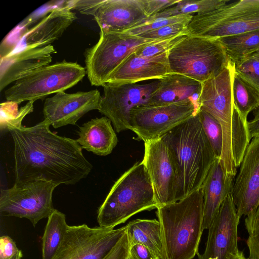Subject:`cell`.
Here are the masks:
<instances>
[{
	"label": "cell",
	"instance_id": "6da1fadb",
	"mask_svg": "<svg viewBox=\"0 0 259 259\" xmlns=\"http://www.w3.org/2000/svg\"><path fill=\"white\" fill-rule=\"evenodd\" d=\"M50 125L44 119L30 127L7 128L14 141L16 183L41 180L74 185L90 173L93 165L77 141L53 133Z\"/></svg>",
	"mask_w": 259,
	"mask_h": 259
},
{
	"label": "cell",
	"instance_id": "7a4b0ae2",
	"mask_svg": "<svg viewBox=\"0 0 259 259\" xmlns=\"http://www.w3.org/2000/svg\"><path fill=\"white\" fill-rule=\"evenodd\" d=\"M231 65L229 59L221 71L202 83L199 99L200 109L212 116L222 127L223 142L219 160L227 174L237 171L251 141L247 122L233 104Z\"/></svg>",
	"mask_w": 259,
	"mask_h": 259
},
{
	"label": "cell",
	"instance_id": "3957f363",
	"mask_svg": "<svg viewBox=\"0 0 259 259\" xmlns=\"http://www.w3.org/2000/svg\"><path fill=\"white\" fill-rule=\"evenodd\" d=\"M162 138L176 166L179 201L201 188L217 157L206 138L198 114Z\"/></svg>",
	"mask_w": 259,
	"mask_h": 259
},
{
	"label": "cell",
	"instance_id": "277c9868",
	"mask_svg": "<svg viewBox=\"0 0 259 259\" xmlns=\"http://www.w3.org/2000/svg\"><path fill=\"white\" fill-rule=\"evenodd\" d=\"M201 189L157 208L166 259H193L203 231Z\"/></svg>",
	"mask_w": 259,
	"mask_h": 259
},
{
	"label": "cell",
	"instance_id": "5b68a950",
	"mask_svg": "<svg viewBox=\"0 0 259 259\" xmlns=\"http://www.w3.org/2000/svg\"><path fill=\"white\" fill-rule=\"evenodd\" d=\"M158 207L153 188L142 161H138L114 183L99 208V226L114 229L135 214Z\"/></svg>",
	"mask_w": 259,
	"mask_h": 259
},
{
	"label": "cell",
	"instance_id": "8992f818",
	"mask_svg": "<svg viewBox=\"0 0 259 259\" xmlns=\"http://www.w3.org/2000/svg\"><path fill=\"white\" fill-rule=\"evenodd\" d=\"M171 73L201 83L217 74L229 59L218 39L186 35L168 52Z\"/></svg>",
	"mask_w": 259,
	"mask_h": 259
},
{
	"label": "cell",
	"instance_id": "52a82bcc",
	"mask_svg": "<svg viewBox=\"0 0 259 259\" xmlns=\"http://www.w3.org/2000/svg\"><path fill=\"white\" fill-rule=\"evenodd\" d=\"M259 29V0H240L193 15L187 34L209 38Z\"/></svg>",
	"mask_w": 259,
	"mask_h": 259
},
{
	"label": "cell",
	"instance_id": "ba28073f",
	"mask_svg": "<svg viewBox=\"0 0 259 259\" xmlns=\"http://www.w3.org/2000/svg\"><path fill=\"white\" fill-rule=\"evenodd\" d=\"M162 40H155L125 32L100 30L98 41L84 52L88 78L94 86L107 82L112 73L130 55L139 49Z\"/></svg>",
	"mask_w": 259,
	"mask_h": 259
},
{
	"label": "cell",
	"instance_id": "9c48e42d",
	"mask_svg": "<svg viewBox=\"0 0 259 259\" xmlns=\"http://www.w3.org/2000/svg\"><path fill=\"white\" fill-rule=\"evenodd\" d=\"M84 67L76 62L63 60L40 67L17 80L4 91L7 101L18 104L24 101L45 99L54 93L65 92L82 80Z\"/></svg>",
	"mask_w": 259,
	"mask_h": 259
},
{
	"label": "cell",
	"instance_id": "30bf717a",
	"mask_svg": "<svg viewBox=\"0 0 259 259\" xmlns=\"http://www.w3.org/2000/svg\"><path fill=\"white\" fill-rule=\"evenodd\" d=\"M57 186L41 180L15 183L11 188L1 189L0 212L5 216L27 219L35 227L55 210L52 195Z\"/></svg>",
	"mask_w": 259,
	"mask_h": 259
},
{
	"label": "cell",
	"instance_id": "8fae6325",
	"mask_svg": "<svg viewBox=\"0 0 259 259\" xmlns=\"http://www.w3.org/2000/svg\"><path fill=\"white\" fill-rule=\"evenodd\" d=\"M117 229L68 226L64 239L52 259H105L126 232Z\"/></svg>",
	"mask_w": 259,
	"mask_h": 259
},
{
	"label": "cell",
	"instance_id": "7c38bea8",
	"mask_svg": "<svg viewBox=\"0 0 259 259\" xmlns=\"http://www.w3.org/2000/svg\"><path fill=\"white\" fill-rule=\"evenodd\" d=\"M158 84L159 80L142 84L106 82L98 110L111 121L116 132L131 130L132 111L149 105Z\"/></svg>",
	"mask_w": 259,
	"mask_h": 259
},
{
	"label": "cell",
	"instance_id": "4fadbf2b",
	"mask_svg": "<svg viewBox=\"0 0 259 259\" xmlns=\"http://www.w3.org/2000/svg\"><path fill=\"white\" fill-rule=\"evenodd\" d=\"M199 107L192 102L147 105L131 113V130L144 142L157 139L197 114Z\"/></svg>",
	"mask_w": 259,
	"mask_h": 259
},
{
	"label": "cell",
	"instance_id": "5bb4252c",
	"mask_svg": "<svg viewBox=\"0 0 259 259\" xmlns=\"http://www.w3.org/2000/svg\"><path fill=\"white\" fill-rule=\"evenodd\" d=\"M144 147L142 161L152 183L158 207L177 201V174L165 142L161 137L145 142Z\"/></svg>",
	"mask_w": 259,
	"mask_h": 259
},
{
	"label": "cell",
	"instance_id": "9a60e30c",
	"mask_svg": "<svg viewBox=\"0 0 259 259\" xmlns=\"http://www.w3.org/2000/svg\"><path fill=\"white\" fill-rule=\"evenodd\" d=\"M240 218L235 205L232 192L223 202L209 228L205 248L199 259H232L237 255L238 226Z\"/></svg>",
	"mask_w": 259,
	"mask_h": 259
},
{
	"label": "cell",
	"instance_id": "2e32d148",
	"mask_svg": "<svg viewBox=\"0 0 259 259\" xmlns=\"http://www.w3.org/2000/svg\"><path fill=\"white\" fill-rule=\"evenodd\" d=\"M239 168L232 195L241 218L253 213L259 204V137L250 141Z\"/></svg>",
	"mask_w": 259,
	"mask_h": 259
},
{
	"label": "cell",
	"instance_id": "e0dca14e",
	"mask_svg": "<svg viewBox=\"0 0 259 259\" xmlns=\"http://www.w3.org/2000/svg\"><path fill=\"white\" fill-rule=\"evenodd\" d=\"M101 98L97 90L74 93L59 92L45 99L44 119L55 128L75 125L88 112L98 110Z\"/></svg>",
	"mask_w": 259,
	"mask_h": 259
},
{
	"label": "cell",
	"instance_id": "ac0fdd59",
	"mask_svg": "<svg viewBox=\"0 0 259 259\" xmlns=\"http://www.w3.org/2000/svg\"><path fill=\"white\" fill-rule=\"evenodd\" d=\"M56 53L54 47L50 45L25 48L1 57L0 91L34 70L49 65L52 55Z\"/></svg>",
	"mask_w": 259,
	"mask_h": 259
},
{
	"label": "cell",
	"instance_id": "d6986e66",
	"mask_svg": "<svg viewBox=\"0 0 259 259\" xmlns=\"http://www.w3.org/2000/svg\"><path fill=\"white\" fill-rule=\"evenodd\" d=\"M100 30L122 32L148 18L142 0H100L93 15Z\"/></svg>",
	"mask_w": 259,
	"mask_h": 259
},
{
	"label": "cell",
	"instance_id": "ffe728a7",
	"mask_svg": "<svg viewBox=\"0 0 259 259\" xmlns=\"http://www.w3.org/2000/svg\"><path fill=\"white\" fill-rule=\"evenodd\" d=\"M168 51L151 57H139L135 53L112 73L107 82L136 83L150 79H160L171 73Z\"/></svg>",
	"mask_w": 259,
	"mask_h": 259
},
{
	"label": "cell",
	"instance_id": "44dd1931",
	"mask_svg": "<svg viewBox=\"0 0 259 259\" xmlns=\"http://www.w3.org/2000/svg\"><path fill=\"white\" fill-rule=\"evenodd\" d=\"M76 18L75 13L64 6L51 9L38 23L24 31L20 37L21 48L18 51L51 45L62 36Z\"/></svg>",
	"mask_w": 259,
	"mask_h": 259
},
{
	"label": "cell",
	"instance_id": "7402d4cb",
	"mask_svg": "<svg viewBox=\"0 0 259 259\" xmlns=\"http://www.w3.org/2000/svg\"><path fill=\"white\" fill-rule=\"evenodd\" d=\"M234 181L225 177L217 157L201 187L203 198V230L209 229L223 202L232 192Z\"/></svg>",
	"mask_w": 259,
	"mask_h": 259
},
{
	"label": "cell",
	"instance_id": "603a6c76",
	"mask_svg": "<svg viewBox=\"0 0 259 259\" xmlns=\"http://www.w3.org/2000/svg\"><path fill=\"white\" fill-rule=\"evenodd\" d=\"M202 83L186 76L171 73L159 79L149 105H161L192 102L199 107ZM200 108V107H199Z\"/></svg>",
	"mask_w": 259,
	"mask_h": 259
},
{
	"label": "cell",
	"instance_id": "cb8c5ba5",
	"mask_svg": "<svg viewBox=\"0 0 259 259\" xmlns=\"http://www.w3.org/2000/svg\"><path fill=\"white\" fill-rule=\"evenodd\" d=\"M76 140L82 149L99 156L110 154L118 139L111 121L106 116L92 119L79 127Z\"/></svg>",
	"mask_w": 259,
	"mask_h": 259
},
{
	"label": "cell",
	"instance_id": "d4e9b609",
	"mask_svg": "<svg viewBox=\"0 0 259 259\" xmlns=\"http://www.w3.org/2000/svg\"><path fill=\"white\" fill-rule=\"evenodd\" d=\"M126 234L130 246L142 244L157 259H166L160 223L156 219H136L127 225Z\"/></svg>",
	"mask_w": 259,
	"mask_h": 259
},
{
	"label": "cell",
	"instance_id": "484cf974",
	"mask_svg": "<svg viewBox=\"0 0 259 259\" xmlns=\"http://www.w3.org/2000/svg\"><path fill=\"white\" fill-rule=\"evenodd\" d=\"M231 63L233 104L243 120L247 122L249 113L259 106V90L242 78L235 72L234 63Z\"/></svg>",
	"mask_w": 259,
	"mask_h": 259
},
{
	"label": "cell",
	"instance_id": "4316f807",
	"mask_svg": "<svg viewBox=\"0 0 259 259\" xmlns=\"http://www.w3.org/2000/svg\"><path fill=\"white\" fill-rule=\"evenodd\" d=\"M68 225L65 215L57 209L48 218L42 237V258L52 259L59 248Z\"/></svg>",
	"mask_w": 259,
	"mask_h": 259
},
{
	"label": "cell",
	"instance_id": "83f0119b",
	"mask_svg": "<svg viewBox=\"0 0 259 259\" xmlns=\"http://www.w3.org/2000/svg\"><path fill=\"white\" fill-rule=\"evenodd\" d=\"M218 39L233 62L259 51V29Z\"/></svg>",
	"mask_w": 259,
	"mask_h": 259
},
{
	"label": "cell",
	"instance_id": "f1b7e54d",
	"mask_svg": "<svg viewBox=\"0 0 259 259\" xmlns=\"http://www.w3.org/2000/svg\"><path fill=\"white\" fill-rule=\"evenodd\" d=\"M228 0H180L175 5L152 16V18H167L177 16L200 14L214 10L226 5Z\"/></svg>",
	"mask_w": 259,
	"mask_h": 259
},
{
	"label": "cell",
	"instance_id": "f546056e",
	"mask_svg": "<svg viewBox=\"0 0 259 259\" xmlns=\"http://www.w3.org/2000/svg\"><path fill=\"white\" fill-rule=\"evenodd\" d=\"M34 101H28L25 105L18 109V104L7 101L1 104V128L18 127L22 126V121L28 114L33 112Z\"/></svg>",
	"mask_w": 259,
	"mask_h": 259
},
{
	"label": "cell",
	"instance_id": "4dcf8cb0",
	"mask_svg": "<svg viewBox=\"0 0 259 259\" xmlns=\"http://www.w3.org/2000/svg\"><path fill=\"white\" fill-rule=\"evenodd\" d=\"M197 114L206 138L215 156L220 158L223 142L222 127L219 122L206 112L200 109Z\"/></svg>",
	"mask_w": 259,
	"mask_h": 259
},
{
	"label": "cell",
	"instance_id": "1f68e13d",
	"mask_svg": "<svg viewBox=\"0 0 259 259\" xmlns=\"http://www.w3.org/2000/svg\"><path fill=\"white\" fill-rule=\"evenodd\" d=\"M233 63L235 72L259 90V57L253 53Z\"/></svg>",
	"mask_w": 259,
	"mask_h": 259
},
{
	"label": "cell",
	"instance_id": "d6a6232c",
	"mask_svg": "<svg viewBox=\"0 0 259 259\" xmlns=\"http://www.w3.org/2000/svg\"><path fill=\"white\" fill-rule=\"evenodd\" d=\"M193 16V15H187L167 18H152L148 17L140 23L123 32L133 35H138L167 25L185 21H191Z\"/></svg>",
	"mask_w": 259,
	"mask_h": 259
},
{
	"label": "cell",
	"instance_id": "836d02e7",
	"mask_svg": "<svg viewBox=\"0 0 259 259\" xmlns=\"http://www.w3.org/2000/svg\"><path fill=\"white\" fill-rule=\"evenodd\" d=\"M190 21H185L167 25L149 31L137 36L155 40H165L181 34H187V29Z\"/></svg>",
	"mask_w": 259,
	"mask_h": 259
},
{
	"label": "cell",
	"instance_id": "e575fe53",
	"mask_svg": "<svg viewBox=\"0 0 259 259\" xmlns=\"http://www.w3.org/2000/svg\"><path fill=\"white\" fill-rule=\"evenodd\" d=\"M185 34H181L165 40L155 42L144 47L135 52L139 57H151L168 51L180 40Z\"/></svg>",
	"mask_w": 259,
	"mask_h": 259
},
{
	"label": "cell",
	"instance_id": "d590c367",
	"mask_svg": "<svg viewBox=\"0 0 259 259\" xmlns=\"http://www.w3.org/2000/svg\"><path fill=\"white\" fill-rule=\"evenodd\" d=\"M145 13L148 17L177 4L180 0H142Z\"/></svg>",
	"mask_w": 259,
	"mask_h": 259
},
{
	"label": "cell",
	"instance_id": "8d00e7d4",
	"mask_svg": "<svg viewBox=\"0 0 259 259\" xmlns=\"http://www.w3.org/2000/svg\"><path fill=\"white\" fill-rule=\"evenodd\" d=\"M20 250L14 240L8 235L0 238V259H10Z\"/></svg>",
	"mask_w": 259,
	"mask_h": 259
},
{
	"label": "cell",
	"instance_id": "74e56055",
	"mask_svg": "<svg viewBox=\"0 0 259 259\" xmlns=\"http://www.w3.org/2000/svg\"><path fill=\"white\" fill-rule=\"evenodd\" d=\"M130 244L126 232L105 259H127L129 256Z\"/></svg>",
	"mask_w": 259,
	"mask_h": 259
},
{
	"label": "cell",
	"instance_id": "f35d334b",
	"mask_svg": "<svg viewBox=\"0 0 259 259\" xmlns=\"http://www.w3.org/2000/svg\"><path fill=\"white\" fill-rule=\"evenodd\" d=\"M129 255L132 259H157L148 248L140 244L130 246Z\"/></svg>",
	"mask_w": 259,
	"mask_h": 259
},
{
	"label": "cell",
	"instance_id": "ab89813d",
	"mask_svg": "<svg viewBox=\"0 0 259 259\" xmlns=\"http://www.w3.org/2000/svg\"><path fill=\"white\" fill-rule=\"evenodd\" d=\"M249 250L248 259H259V230L249 235L246 241Z\"/></svg>",
	"mask_w": 259,
	"mask_h": 259
},
{
	"label": "cell",
	"instance_id": "60d3db41",
	"mask_svg": "<svg viewBox=\"0 0 259 259\" xmlns=\"http://www.w3.org/2000/svg\"><path fill=\"white\" fill-rule=\"evenodd\" d=\"M245 226L249 235L259 230V204L253 213L245 218Z\"/></svg>",
	"mask_w": 259,
	"mask_h": 259
},
{
	"label": "cell",
	"instance_id": "b9f144b4",
	"mask_svg": "<svg viewBox=\"0 0 259 259\" xmlns=\"http://www.w3.org/2000/svg\"><path fill=\"white\" fill-rule=\"evenodd\" d=\"M253 118L247 122V128L250 140L259 137V106L253 111Z\"/></svg>",
	"mask_w": 259,
	"mask_h": 259
},
{
	"label": "cell",
	"instance_id": "7bdbcfd3",
	"mask_svg": "<svg viewBox=\"0 0 259 259\" xmlns=\"http://www.w3.org/2000/svg\"><path fill=\"white\" fill-rule=\"evenodd\" d=\"M232 259H248L245 257L244 253L242 251H239L238 254L234 256Z\"/></svg>",
	"mask_w": 259,
	"mask_h": 259
},
{
	"label": "cell",
	"instance_id": "ee69618b",
	"mask_svg": "<svg viewBox=\"0 0 259 259\" xmlns=\"http://www.w3.org/2000/svg\"><path fill=\"white\" fill-rule=\"evenodd\" d=\"M23 254L22 251L20 250L19 252L15 254L14 256L10 258V259H21L22 257Z\"/></svg>",
	"mask_w": 259,
	"mask_h": 259
},
{
	"label": "cell",
	"instance_id": "f6af8a7d",
	"mask_svg": "<svg viewBox=\"0 0 259 259\" xmlns=\"http://www.w3.org/2000/svg\"><path fill=\"white\" fill-rule=\"evenodd\" d=\"M254 54L256 55L258 57H259V51L255 53Z\"/></svg>",
	"mask_w": 259,
	"mask_h": 259
},
{
	"label": "cell",
	"instance_id": "bcb514c9",
	"mask_svg": "<svg viewBox=\"0 0 259 259\" xmlns=\"http://www.w3.org/2000/svg\"><path fill=\"white\" fill-rule=\"evenodd\" d=\"M127 259H132V258H131V257L129 255Z\"/></svg>",
	"mask_w": 259,
	"mask_h": 259
}]
</instances>
